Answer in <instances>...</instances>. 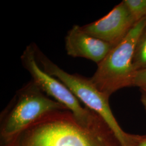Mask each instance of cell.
Returning a JSON list of instances; mask_svg holds the SVG:
<instances>
[{"label": "cell", "instance_id": "obj_1", "mask_svg": "<svg viewBox=\"0 0 146 146\" xmlns=\"http://www.w3.org/2000/svg\"><path fill=\"white\" fill-rule=\"evenodd\" d=\"M1 146H123L104 120L97 114L87 123L68 110L49 113Z\"/></svg>", "mask_w": 146, "mask_h": 146}, {"label": "cell", "instance_id": "obj_2", "mask_svg": "<svg viewBox=\"0 0 146 146\" xmlns=\"http://www.w3.org/2000/svg\"><path fill=\"white\" fill-rule=\"evenodd\" d=\"M37 62L46 73L58 79L68 88L85 107L100 115L114 132L123 146H133L134 135L123 131L111 110L109 99L90 81L77 74L65 72L53 62L34 44Z\"/></svg>", "mask_w": 146, "mask_h": 146}, {"label": "cell", "instance_id": "obj_3", "mask_svg": "<svg viewBox=\"0 0 146 146\" xmlns=\"http://www.w3.org/2000/svg\"><path fill=\"white\" fill-rule=\"evenodd\" d=\"M146 24V17L138 21L125 38L113 47L98 68L90 81L108 97L121 89L133 87L136 73L133 57L136 43Z\"/></svg>", "mask_w": 146, "mask_h": 146}, {"label": "cell", "instance_id": "obj_4", "mask_svg": "<svg viewBox=\"0 0 146 146\" xmlns=\"http://www.w3.org/2000/svg\"><path fill=\"white\" fill-rule=\"evenodd\" d=\"M60 110H68L51 99L31 80L16 92L2 112L1 142L9 140L43 116Z\"/></svg>", "mask_w": 146, "mask_h": 146}, {"label": "cell", "instance_id": "obj_5", "mask_svg": "<svg viewBox=\"0 0 146 146\" xmlns=\"http://www.w3.org/2000/svg\"><path fill=\"white\" fill-rule=\"evenodd\" d=\"M21 61L37 86L48 96L66 107L79 122L87 123L98 114L87 107H84L66 85L42 70L37 62L34 44L27 47L21 56Z\"/></svg>", "mask_w": 146, "mask_h": 146}, {"label": "cell", "instance_id": "obj_6", "mask_svg": "<svg viewBox=\"0 0 146 146\" xmlns=\"http://www.w3.org/2000/svg\"><path fill=\"white\" fill-rule=\"evenodd\" d=\"M136 23L123 1L103 17L81 27L89 35L115 47L125 38Z\"/></svg>", "mask_w": 146, "mask_h": 146}, {"label": "cell", "instance_id": "obj_7", "mask_svg": "<svg viewBox=\"0 0 146 146\" xmlns=\"http://www.w3.org/2000/svg\"><path fill=\"white\" fill-rule=\"evenodd\" d=\"M110 43L92 36L78 25H74L65 37L67 54L73 58H82L99 64L113 48Z\"/></svg>", "mask_w": 146, "mask_h": 146}, {"label": "cell", "instance_id": "obj_8", "mask_svg": "<svg viewBox=\"0 0 146 146\" xmlns=\"http://www.w3.org/2000/svg\"><path fill=\"white\" fill-rule=\"evenodd\" d=\"M133 63L135 72L146 69V24L136 43Z\"/></svg>", "mask_w": 146, "mask_h": 146}, {"label": "cell", "instance_id": "obj_9", "mask_svg": "<svg viewBox=\"0 0 146 146\" xmlns=\"http://www.w3.org/2000/svg\"><path fill=\"white\" fill-rule=\"evenodd\" d=\"M123 2L136 22L146 17V0H124Z\"/></svg>", "mask_w": 146, "mask_h": 146}, {"label": "cell", "instance_id": "obj_10", "mask_svg": "<svg viewBox=\"0 0 146 146\" xmlns=\"http://www.w3.org/2000/svg\"><path fill=\"white\" fill-rule=\"evenodd\" d=\"M133 87H137L140 89H146V69L136 72Z\"/></svg>", "mask_w": 146, "mask_h": 146}, {"label": "cell", "instance_id": "obj_11", "mask_svg": "<svg viewBox=\"0 0 146 146\" xmlns=\"http://www.w3.org/2000/svg\"><path fill=\"white\" fill-rule=\"evenodd\" d=\"M134 146H146V134H134Z\"/></svg>", "mask_w": 146, "mask_h": 146}, {"label": "cell", "instance_id": "obj_12", "mask_svg": "<svg viewBox=\"0 0 146 146\" xmlns=\"http://www.w3.org/2000/svg\"><path fill=\"white\" fill-rule=\"evenodd\" d=\"M141 93V104H142L146 113V89H140Z\"/></svg>", "mask_w": 146, "mask_h": 146}]
</instances>
